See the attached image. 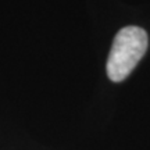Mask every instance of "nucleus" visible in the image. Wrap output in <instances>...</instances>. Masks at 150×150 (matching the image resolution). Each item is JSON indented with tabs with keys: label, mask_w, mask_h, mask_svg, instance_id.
Returning a JSON list of instances; mask_svg holds the SVG:
<instances>
[{
	"label": "nucleus",
	"mask_w": 150,
	"mask_h": 150,
	"mask_svg": "<svg viewBox=\"0 0 150 150\" xmlns=\"http://www.w3.org/2000/svg\"><path fill=\"white\" fill-rule=\"evenodd\" d=\"M149 46L145 29L125 27L115 35L107 59V75L112 82H121L134 71Z\"/></svg>",
	"instance_id": "nucleus-1"
}]
</instances>
